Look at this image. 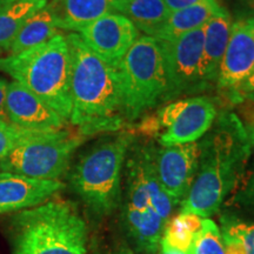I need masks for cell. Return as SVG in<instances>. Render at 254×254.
<instances>
[{
	"label": "cell",
	"instance_id": "6da1fadb",
	"mask_svg": "<svg viewBox=\"0 0 254 254\" xmlns=\"http://www.w3.org/2000/svg\"><path fill=\"white\" fill-rule=\"evenodd\" d=\"M199 167L182 211L208 219L221 207L251 155L249 132L233 112L224 111L201 138Z\"/></svg>",
	"mask_w": 254,
	"mask_h": 254
},
{
	"label": "cell",
	"instance_id": "7a4b0ae2",
	"mask_svg": "<svg viewBox=\"0 0 254 254\" xmlns=\"http://www.w3.org/2000/svg\"><path fill=\"white\" fill-rule=\"evenodd\" d=\"M71 55L68 122L84 138L113 133L125 126L117 66L93 52L78 33L66 36Z\"/></svg>",
	"mask_w": 254,
	"mask_h": 254
},
{
	"label": "cell",
	"instance_id": "3957f363",
	"mask_svg": "<svg viewBox=\"0 0 254 254\" xmlns=\"http://www.w3.org/2000/svg\"><path fill=\"white\" fill-rule=\"evenodd\" d=\"M12 254H87L86 222L60 199L18 212L11 221Z\"/></svg>",
	"mask_w": 254,
	"mask_h": 254
},
{
	"label": "cell",
	"instance_id": "277c9868",
	"mask_svg": "<svg viewBox=\"0 0 254 254\" xmlns=\"http://www.w3.org/2000/svg\"><path fill=\"white\" fill-rule=\"evenodd\" d=\"M0 71L23 85L66 122L71 117V55L67 38L57 34L46 43L0 58Z\"/></svg>",
	"mask_w": 254,
	"mask_h": 254
},
{
	"label": "cell",
	"instance_id": "5b68a950",
	"mask_svg": "<svg viewBox=\"0 0 254 254\" xmlns=\"http://www.w3.org/2000/svg\"><path fill=\"white\" fill-rule=\"evenodd\" d=\"M134 132L101 139L80 155L69 172V185L95 217L112 214L122 204V174Z\"/></svg>",
	"mask_w": 254,
	"mask_h": 254
},
{
	"label": "cell",
	"instance_id": "8992f818",
	"mask_svg": "<svg viewBox=\"0 0 254 254\" xmlns=\"http://www.w3.org/2000/svg\"><path fill=\"white\" fill-rule=\"evenodd\" d=\"M117 69L126 123L134 122L158 105L166 103V72L157 39L139 37Z\"/></svg>",
	"mask_w": 254,
	"mask_h": 254
},
{
	"label": "cell",
	"instance_id": "52a82bcc",
	"mask_svg": "<svg viewBox=\"0 0 254 254\" xmlns=\"http://www.w3.org/2000/svg\"><path fill=\"white\" fill-rule=\"evenodd\" d=\"M84 136L69 129L30 131L0 161V172L41 180H59L67 173Z\"/></svg>",
	"mask_w": 254,
	"mask_h": 254
},
{
	"label": "cell",
	"instance_id": "ba28073f",
	"mask_svg": "<svg viewBox=\"0 0 254 254\" xmlns=\"http://www.w3.org/2000/svg\"><path fill=\"white\" fill-rule=\"evenodd\" d=\"M217 105L207 95L174 100L141 123L140 131L158 135L160 146L195 142L209 131L217 119Z\"/></svg>",
	"mask_w": 254,
	"mask_h": 254
},
{
	"label": "cell",
	"instance_id": "9c48e42d",
	"mask_svg": "<svg viewBox=\"0 0 254 254\" xmlns=\"http://www.w3.org/2000/svg\"><path fill=\"white\" fill-rule=\"evenodd\" d=\"M167 80L166 103L209 90L204 74V30L171 41H159Z\"/></svg>",
	"mask_w": 254,
	"mask_h": 254
},
{
	"label": "cell",
	"instance_id": "30bf717a",
	"mask_svg": "<svg viewBox=\"0 0 254 254\" xmlns=\"http://www.w3.org/2000/svg\"><path fill=\"white\" fill-rule=\"evenodd\" d=\"M154 145L134 146L133 142L126 164V205L135 209L152 207L170 221L174 207L179 205L167 195L159 183L154 166Z\"/></svg>",
	"mask_w": 254,
	"mask_h": 254
},
{
	"label": "cell",
	"instance_id": "8fae6325",
	"mask_svg": "<svg viewBox=\"0 0 254 254\" xmlns=\"http://www.w3.org/2000/svg\"><path fill=\"white\" fill-rule=\"evenodd\" d=\"M200 145L160 146L154 150V166L159 183L167 195L182 204L189 194L198 172Z\"/></svg>",
	"mask_w": 254,
	"mask_h": 254
},
{
	"label": "cell",
	"instance_id": "7c38bea8",
	"mask_svg": "<svg viewBox=\"0 0 254 254\" xmlns=\"http://www.w3.org/2000/svg\"><path fill=\"white\" fill-rule=\"evenodd\" d=\"M139 32L125 15L110 13L82 28L78 34L93 52L117 66L138 40Z\"/></svg>",
	"mask_w": 254,
	"mask_h": 254
},
{
	"label": "cell",
	"instance_id": "4fadbf2b",
	"mask_svg": "<svg viewBox=\"0 0 254 254\" xmlns=\"http://www.w3.org/2000/svg\"><path fill=\"white\" fill-rule=\"evenodd\" d=\"M254 66V25L249 19L232 24L226 51L219 66L217 88L226 98L252 71Z\"/></svg>",
	"mask_w": 254,
	"mask_h": 254
},
{
	"label": "cell",
	"instance_id": "5bb4252c",
	"mask_svg": "<svg viewBox=\"0 0 254 254\" xmlns=\"http://www.w3.org/2000/svg\"><path fill=\"white\" fill-rule=\"evenodd\" d=\"M5 114L14 125L34 131L63 129L67 124L36 94L17 81L8 82Z\"/></svg>",
	"mask_w": 254,
	"mask_h": 254
},
{
	"label": "cell",
	"instance_id": "9a60e30c",
	"mask_svg": "<svg viewBox=\"0 0 254 254\" xmlns=\"http://www.w3.org/2000/svg\"><path fill=\"white\" fill-rule=\"evenodd\" d=\"M65 185L60 180H41L0 172V214L20 212L44 204Z\"/></svg>",
	"mask_w": 254,
	"mask_h": 254
},
{
	"label": "cell",
	"instance_id": "2e32d148",
	"mask_svg": "<svg viewBox=\"0 0 254 254\" xmlns=\"http://www.w3.org/2000/svg\"><path fill=\"white\" fill-rule=\"evenodd\" d=\"M58 27L79 33L104 15L119 13L122 0H49Z\"/></svg>",
	"mask_w": 254,
	"mask_h": 254
},
{
	"label": "cell",
	"instance_id": "e0dca14e",
	"mask_svg": "<svg viewBox=\"0 0 254 254\" xmlns=\"http://www.w3.org/2000/svg\"><path fill=\"white\" fill-rule=\"evenodd\" d=\"M123 215L126 230L135 246L142 252L157 253L168 221L152 207L135 209L125 205Z\"/></svg>",
	"mask_w": 254,
	"mask_h": 254
},
{
	"label": "cell",
	"instance_id": "ac0fdd59",
	"mask_svg": "<svg viewBox=\"0 0 254 254\" xmlns=\"http://www.w3.org/2000/svg\"><path fill=\"white\" fill-rule=\"evenodd\" d=\"M232 19L226 9L215 14L202 26L204 30V74L212 87L217 84L219 66L226 51L232 30Z\"/></svg>",
	"mask_w": 254,
	"mask_h": 254
},
{
	"label": "cell",
	"instance_id": "d6986e66",
	"mask_svg": "<svg viewBox=\"0 0 254 254\" xmlns=\"http://www.w3.org/2000/svg\"><path fill=\"white\" fill-rule=\"evenodd\" d=\"M222 6L217 0L214 1L200 2L179 11L171 12L170 17L158 32L154 39L159 41H171L189 33L190 31L201 28L213 15L220 13Z\"/></svg>",
	"mask_w": 254,
	"mask_h": 254
},
{
	"label": "cell",
	"instance_id": "ffe728a7",
	"mask_svg": "<svg viewBox=\"0 0 254 254\" xmlns=\"http://www.w3.org/2000/svg\"><path fill=\"white\" fill-rule=\"evenodd\" d=\"M57 34H59V27L56 15L50 6L46 5L25 21L9 46L8 56L19 55L32 47L46 43Z\"/></svg>",
	"mask_w": 254,
	"mask_h": 254
},
{
	"label": "cell",
	"instance_id": "44dd1931",
	"mask_svg": "<svg viewBox=\"0 0 254 254\" xmlns=\"http://www.w3.org/2000/svg\"><path fill=\"white\" fill-rule=\"evenodd\" d=\"M119 13L128 18L146 36L154 38L171 12L164 0H122Z\"/></svg>",
	"mask_w": 254,
	"mask_h": 254
},
{
	"label": "cell",
	"instance_id": "7402d4cb",
	"mask_svg": "<svg viewBox=\"0 0 254 254\" xmlns=\"http://www.w3.org/2000/svg\"><path fill=\"white\" fill-rule=\"evenodd\" d=\"M219 230L226 254H254V221L225 213Z\"/></svg>",
	"mask_w": 254,
	"mask_h": 254
},
{
	"label": "cell",
	"instance_id": "603a6c76",
	"mask_svg": "<svg viewBox=\"0 0 254 254\" xmlns=\"http://www.w3.org/2000/svg\"><path fill=\"white\" fill-rule=\"evenodd\" d=\"M47 2L49 0H24L0 8V51H8L25 21Z\"/></svg>",
	"mask_w": 254,
	"mask_h": 254
},
{
	"label": "cell",
	"instance_id": "cb8c5ba5",
	"mask_svg": "<svg viewBox=\"0 0 254 254\" xmlns=\"http://www.w3.org/2000/svg\"><path fill=\"white\" fill-rule=\"evenodd\" d=\"M202 222L204 218L194 213L182 211L167 222L160 244L190 254L195 238L201 231Z\"/></svg>",
	"mask_w": 254,
	"mask_h": 254
},
{
	"label": "cell",
	"instance_id": "d4e9b609",
	"mask_svg": "<svg viewBox=\"0 0 254 254\" xmlns=\"http://www.w3.org/2000/svg\"><path fill=\"white\" fill-rule=\"evenodd\" d=\"M190 254H226L220 230L211 219H204L201 231L196 236Z\"/></svg>",
	"mask_w": 254,
	"mask_h": 254
},
{
	"label": "cell",
	"instance_id": "484cf974",
	"mask_svg": "<svg viewBox=\"0 0 254 254\" xmlns=\"http://www.w3.org/2000/svg\"><path fill=\"white\" fill-rule=\"evenodd\" d=\"M30 131L34 129H26L12 124L8 119L0 118V161L14 148L25 135Z\"/></svg>",
	"mask_w": 254,
	"mask_h": 254
},
{
	"label": "cell",
	"instance_id": "4316f807",
	"mask_svg": "<svg viewBox=\"0 0 254 254\" xmlns=\"http://www.w3.org/2000/svg\"><path fill=\"white\" fill-rule=\"evenodd\" d=\"M254 93V66L252 71L245 80L238 86L232 93L228 95L227 99L231 103H239V101L246 100L250 95Z\"/></svg>",
	"mask_w": 254,
	"mask_h": 254
},
{
	"label": "cell",
	"instance_id": "83f0119b",
	"mask_svg": "<svg viewBox=\"0 0 254 254\" xmlns=\"http://www.w3.org/2000/svg\"><path fill=\"white\" fill-rule=\"evenodd\" d=\"M237 200L240 204L247 206V207L254 208V170L251 174L249 182L240 190V193L237 196Z\"/></svg>",
	"mask_w": 254,
	"mask_h": 254
},
{
	"label": "cell",
	"instance_id": "f1b7e54d",
	"mask_svg": "<svg viewBox=\"0 0 254 254\" xmlns=\"http://www.w3.org/2000/svg\"><path fill=\"white\" fill-rule=\"evenodd\" d=\"M207 1H214V0H164V2L166 4L167 8L170 9V12H176L182 8L189 7V6Z\"/></svg>",
	"mask_w": 254,
	"mask_h": 254
},
{
	"label": "cell",
	"instance_id": "f546056e",
	"mask_svg": "<svg viewBox=\"0 0 254 254\" xmlns=\"http://www.w3.org/2000/svg\"><path fill=\"white\" fill-rule=\"evenodd\" d=\"M8 82L5 79L0 78V118H6L5 114V99H6V91H7Z\"/></svg>",
	"mask_w": 254,
	"mask_h": 254
},
{
	"label": "cell",
	"instance_id": "4dcf8cb0",
	"mask_svg": "<svg viewBox=\"0 0 254 254\" xmlns=\"http://www.w3.org/2000/svg\"><path fill=\"white\" fill-rule=\"evenodd\" d=\"M158 254H187V253H184L182 251L171 249V247L164 245V244H160V249L158 251Z\"/></svg>",
	"mask_w": 254,
	"mask_h": 254
},
{
	"label": "cell",
	"instance_id": "1f68e13d",
	"mask_svg": "<svg viewBox=\"0 0 254 254\" xmlns=\"http://www.w3.org/2000/svg\"><path fill=\"white\" fill-rule=\"evenodd\" d=\"M110 254H138V253H135L134 251H133L132 249H129L128 246L123 245V246L118 247V249H117L116 251H113V252Z\"/></svg>",
	"mask_w": 254,
	"mask_h": 254
},
{
	"label": "cell",
	"instance_id": "d6a6232c",
	"mask_svg": "<svg viewBox=\"0 0 254 254\" xmlns=\"http://www.w3.org/2000/svg\"><path fill=\"white\" fill-rule=\"evenodd\" d=\"M246 129H247V132H249L251 144H252V146H254V116L251 118L250 125H249V127H246Z\"/></svg>",
	"mask_w": 254,
	"mask_h": 254
},
{
	"label": "cell",
	"instance_id": "836d02e7",
	"mask_svg": "<svg viewBox=\"0 0 254 254\" xmlns=\"http://www.w3.org/2000/svg\"><path fill=\"white\" fill-rule=\"evenodd\" d=\"M19 1H24V0H0V8L6 7V6H9V5H13L15 2H19Z\"/></svg>",
	"mask_w": 254,
	"mask_h": 254
},
{
	"label": "cell",
	"instance_id": "e575fe53",
	"mask_svg": "<svg viewBox=\"0 0 254 254\" xmlns=\"http://www.w3.org/2000/svg\"><path fill=\"white\" fill-rule=\"evenodd\" d=\"M243 1H245L246 4H249L250 6H252V7H254V0H243Z\"/></svg>",
	"mask_w": 254,
	"mask_h": 254
},
{
	"label": "cell",
	"instance_id": "d590c367",
	"mask_svg": "<svg viewBox=\"0 0 254 254\" xmlns=\"http://www.w3.org/2000/svg\"><path fill=\"white\" fill-rule=\"evenodd\" d=\"M246 100H250V101H253V103H254V93L252 94V95H250V97L249 98H247V99Z\"/></svg>",
	"mask_w": 254,
	"mask_h": 254
},
{
	"label": "cell",
	"instance_id": "8d00e7d4",
	"mask_svg": "<svg viewBox=\"0 0 254 254\" xmlns=\"http://www.w3.org/2000/svg\"><path fill=\"white\" fill-rule=\"evenodd\" d=\"M251 20H252V23H253V25H254V15H253L252 18H251Z\"/></svg>",
	"mask_w": 254,
	"mask_h": 254
}]
</instances>
